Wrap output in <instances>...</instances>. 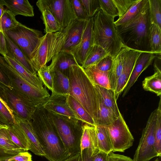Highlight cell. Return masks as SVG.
Returning <instances> with one entry per match:
<instances>
[{
    "instance_id": "cell-47",
    "label": "cell",
    "mask_w": 161,
    "mask_h": 161,
    "mask_svg": "<svg viewBox=\"0 0 161 161\" xmlns=\"http://www.w3.org/2000/svg\"><path fill=\"white\" fill-rule=\"evenodd\" d=\"M112 61L113 58L108 55L101 59L95 65L101 71L109 72L111 68Z\"/></svg>"
},
{
    "instance_id": "cell-22",
    "label": "cell",
    "mask_w": 161,
    "mask_h": 161,
    "mask_svg": "<svg viewBox=\"0 0 161 161\" xmlns=\"http://www.w3.org/2000/svg\"><path fill=\"white\" fill-rule=\"evenodd\" d=\"M52 60L49 66L50 71L56 69L64 74L71 66L79 64L71 53L64 50L55 55Z\"/></svg>"
},
{
    "instance_id": "cell-13",
    "label": "cell",
    "mask_w": 161,
    "mask_h": 161,
    "mask_svg": "<svg viewBox=\"0 0 161 161\" xmlns=\"http://www.w3.org/2000/svg\"><path fill=\"white\" fill-rule=\"evenodd\" d=\"M1 95L15 114L22 119L31 121L36 108L19 97L10 88L0 85Z\"/></svg>"
},
{
    "instance_id": "cell-42",
    "label": "cell",
    "mask_w": 161,
    "mask_h": 161,
    "mask_svg": "<svg viewBox=\"0 0 161 161\" xmlns=\"http://www.w3.org/2000/svg\"><path fill=\"white\" fill-rule=\"evenodd\" d=\"M101 10L107 15L113 18L118 16V12L113 0H99Z\"/></svg>"
},
{
    "instance_id": "cell-19",
    "label": "cell",
    "mask_w": 161,
    "mask_h": 161,
    "mask_svg": "<svg viewBox=\"0 0 161 161\" xmlns=\"http://www.w3.org/2000/svg\"><path fill=\"white\" fill-rule=\"evenodd\" d=\"M3 57L17 74L31 86L40 90H43L46 87H43L42 82L37 74L31 73L20 64L7 55Z\"/></svg>"
},
{
    "instance_id": "cell-35",
    "label": "cell",
    "mask_w": 161,
    "mask_h": 161,
    "mask_svg": "<svg viewBox=\"0 0 161 161\" xmlns=\"http://www.w3.org/2000/svg\"><path fill=\"white\" fill-rule=\"evenodd\" d=\"M41 13V18L45 25V34L55 33L62 30L58 22L47 9H44Z\"/></svg>"
},
{
    "instance_id": "cell-26",
    "label": "cell",
    "mask_w": 161,
    "mask_h": 161,
    "mask_svg": "<svg viewBox=\"0 0 161 161\" xmlns=\"http://www.w3.org/2000/svg\"><path fill=\"white\" fill-rule=\"evenodd\" d=\"M50 71L53 79V92L64 96L69 95L70 90V83L68 77L56 69Z\"/></svg>"
},
{
    "instance_id": "cell-61",
    "label": "cell",
    "mask_w": 161,
    "mask_h": 161,
    "mask_svg": "<svg viewBox=\"0 0 161 161\" xmlns=\"http://www.w3.org/2000/svg\"><path fill=\"white\" fill-rule=\"evenodd\" d=\"M154 161H160L158 158H157Z\"/></svg>"
},
{
    "instance_id": "cell-33",
    "label": "cell",
    "mask_w": 161,
    "mask_h": 161,
    "mask_svg": "<svg viewBox=\"0 0 161 161\" xmlns=\"http://www.w3.org/2000/svg\"><path fill=\"white\" fill-rule=\"evenodd\" d=\"M108 55V54L102 47L93 45L81 66L84 69H86L96 65L101 59Z\"/></svg>"
},
{
    "instance_id": "cell-55",
    "label": "cell",
    "mask_w": 161,
    "mask_h": 161,
    "mask_svg": "<svg viewBox=\"0 0 161 161\" xmlns=\"http://www.w3.org/2000/svg\"><path fill=\"white\" fill-rule=\"evenodd\" d=\"M80 153H81L72 156H70L67 158L62 161H79Z\"/></svg>"
},
{
    "instance_id": "cell-60",
    "label": "cell",
    "mask_w": 161,
    "mask_h": 161,
    "mask_svg": "<svg viewBox=\"0 0 161 161\" xmlns=\"http://www.w3.org/2000/svg\"><path fill=\"white\" fill-rule=\"evenodd\" d=\"M79 161H82L81 156V154H80V155L79 157Z\"/></svg>"
},
{
    "instance_id": "cell-7",
    "label": "cell",
    "mask_w": 161,
    "mask_h": 161,
    "mask_svg": "<svg viewBox=\"0 0 161 161\" xmlns=\"http://www.w3.org/2000/svg\"><path fill=\"white\" fill-rule=\"evenodd\" d=\"M3 33L19 47L29 60L43 36L41 31L27 27L19 22L16 27Z\"/></svg>"
},
{
    "instance_id": "cell-36",
    "label": "cell",
    "mask_w": 161,
    "mask_h": 161,
    "mask_svg": "<svg viewBox=\"0 0 161 161\" xmlns=\"http://www.w3.org/2000/svg\"><path fill=\"white\" fill-rule=\"evenodd\" d=\"M150 39L152 52L156 55L161 56V28L152 21Z\"/></svg>"
},
{
    "instance_id": "cell-31",
    "label": "cell",
    "mask_w": 161,
    "mask_h": 161,
    "mask_svg": "<svg viewBox=\"0 0 161 161\" xmlns=\"http://www.w3.org/2000/svg\"><path fill=\"white\" fill-rule=\"evenodd\" d=\"M95 127L99 151L108 154L113 152V148L106 127L100 125Z\"/></svg>"
},
{
    "instance_id": "cell-10",
    "label": "cell",
    "mask_w": 161,
    "mask_h": 161,
    "mask_svg": "<svg viewBox=\"0 0 161 161\" xmlns=\"http://www.w3.org/2000/svg\"><path fill=\"white\" fill-rule=\"evenodd\" d=\"M36 5L41 12L47 9L58 22L62 30L77 19L72 0H39Z\"/></svg>"
},
{
    "instance_id": "cell-37",
    "label": "cell",
    "mask_w": 161,
    "mask_h": 161,
    "mask_svg": "<svg viewBox=\"0 0 161 161\" xmlns=\"http://www.w3.org/2000/svg\"><path fill=\"white\" fill-rule=\"evenodd\" d=\"M155 148L158 157L161 156V101L157 108L156 120L154 130Z\"/></svg>"
},
{
    "instance_id": "cell-43",
    "label": "cell",
    "mask_w": 161,
    "mask_h": 161,
    "mask_svg": "<svg viewBox=\"0 0 161 161\" xmlns=\"http://www.w3.org/2000/svg\"><path fill=\"white\" fill-rule=\"evenodd\" d=\"M89 17H94L101 10L99 0H80Z\"/></svg>"
},
{
    "instance_id": "cell-59",
    "label": "cell",
    "mask_w": 161,
    "mask_h": 161,
    "mask_svg": "<svg viewBox=\"0 0 161 161\" xmlns=\"http://www.w3.org/2000/svg\"><path fill=\"white\" fill-rule=\"evenodd\" d=\"M3 5L4 6V3L3 0H0V5Z\"/></svg>"
},
{
    "instance_id": "cell-6",
    "label": "cell",
    "mask_w": 161,
    "mask_h": 161,
    "mask_svg": "<svg viewBox=\"0 0 161 161\" xmlns=\"http://www.w3.org/2000/svg\"><path fill=\"white\" fill-rule=\"evenodd\" d=\"M72 22L63 30L55 33L45 34L41 38L30 59L32 66L36 72L62 50Z\"/></svg>"
},
{
    "instance_id": "cell-53",
    "label": "cell",
    "mask_w": 161,
    "mask_h": 161,
    "mask_svg": "<svg viewBox=\"0 0 161 161\" xmlns=\"http://www.w3.org/2000/svg\"><path fill=\"white\" fill-rule=\"evenodd\" d=\"M93 158L94 161H108V154L100 151Z\"/></svg>"
},
{
    "instance_id": "cell-39",
    "label": "cell",
    "mask_w": 161,
    "mask_h": 161,
    "mask_svg": "<svg viewBox=\"0 0 161 161\" xmlns=\"http://www.w3.org/2000/svg\"><path fill=\"white\" fill-rule=\"evenodd\" d=\"M7 126L6 125L0 129V147L9 150L25 151L12 141L7 130Z\"/></svg>"
},
{
    "instance_id": "cell-20",
    "label": "cell",
    "mask_w": 161,
    "mask_h": 161,
    "mask_svg": "<svg viewBox=\"0 0 161 161\" xmlns=\"http://www.w3.org/2000/svg\"><path fill=\"white\" fill-rule=\"evenodd\" d=\"M82 134L80 140L81 152L85 149H88L93 156L100 151L95 126L83 124Z\"/></svg>"
},
{
    "instance_id": "cell-34",
    "label": "cell",
    "mask_w": 161,
    "mask_h": 161,
    "mask_svg": "<svg viewBox=\"0 0 161 161\" xmlns=\"http://www.w3.org/2000/svg\"><path fill=\"white\" fill-rule=\"evenodd\" d=\"M118 117L112 110L104 105L99 95V109L96 125H108Z\"/></svg>"
},
{
    "instance_id": "cell-14",
    "label": "cell",
    "mask_w": 161,
    "mask_h": 161,
    "mask_svg": "<svg viewBox=\"0 0 161 161\" xmlns=\"http://www.w3.org/2000/svg\"><path fill=\"white\" fill-rule=\"evenodd\" d=\"M142 52L130 48L126 52L122 72L118 80L114 91L116 100L126 86L136 61Z\"/></svg>"
},
{
    "instance_id": "cell-12",
    "label": "cell",
    "mask_w": 161,
    "mask_h": 161,
    "mask_svg": "<svg viewBox=\"0 0 161 161\" xmlns=\"http://www.w3.org/2000/svg\"><path fill=\"white\" fill-rule=\"evenodd\" d=\"M53 116L74 126H81L79 120L66 101V96L54 92L42 106Z\"/></svg>"
},
{
    "instance_id": "cell-18",
    "label": "cell",
    "mask_w": 161,
    "mask_h": 161,
    "mask_svg": "<svg viewBox=\"0 0 161 161\" xmlns=\"http://www.w3.org/2000/svg\"><path fill=\"white\" fill-rule=\"evenodd\" d=\"M16 122L20 127L29 143V150L36 155L45 156V154L33 128L31 120L24 119L14 114Z\"/></svg>"
},
{
    "instance_id": "cell-30",
    "label": "cell",
    "mask_w": 161,
    "mask_h": 161,
    "mask_svg": "<svg viewBox=\"0 0 161 161\" xmlns=\"http://www.w3.org/2000/svg\"><path fill=\"white\" fill-rule=\"evenodd\" d=\"M154 73L152 75L145 77L142 81V87L146 91L155 93L161 97V70L160 69L154 68Z\"/></svg>"
},
{
    "instance_id": "cell-3",
    "label": "cell",
    "mask_w": 161,
    "mask_h": 161,
    "mask_svg": "<svg viewBox=\"0 0 161 161\" xmlns=\"http://www.w3.org/2000/svg\"><path fill=\"white\" fill-rule=\"evenodd\" d=\"M65 75L68 77L70 83L69 95L82 105L96 125L99 109V95L95 86L79 64L71 66Z\"/></svg>"
},
{
    "instance_id": "cell-46",
    "label": "cell",
    "mask_w": 161,
    "mask_h": 161,
    "mask_svg": "<svg viewBox=\"0 0 161 161\" xmlns=\"http://www.w3.org/2000/svg\"><path fill=\"white\" fill-rule=\"evenodd\" d=\"M72 2L77 19L88 21L89 18L80 0H72Z\"/></svg>"
},
{
    "instance_id": "cell-54",
    "label": "cell",
    "mask_w": 161,
    "mask_h": 161,
    "mask_svg": "<svg viewBox=\"0 0 161 161\" xmlns=\"http://www.w3.org/2000/svg\"><path fill=\"white\" fill-rule=\"evenodd\" d=\"M6 78L0 70V82L7 87H10L9 84L6 80Z\"/></svg>"
},
{
    "instance_id": "cell-5",
    "label": "cell",
    "mask_w": 161,
    "mask_h": 161,
    "mask_svg": "<svg viewBox=\"0 0 161 161\" xmlns=\"http://www.w3.org/2000/svg\"><path fill=\"white\" fill-rule=\"evenodd\" d=\"M0 69L10 81L8 83L10 88L19 97L35 108L42 106L50 96L46 87L40 90L28 84L4 58L0 59Z\"/></svg>"
},
{
    "instance_id": "cell-1",
    "label": "cell",
    "mask_w": 161,
    "mask_h": 161,
    "mask_svg": "<svg viewBox=\"0 0 161 161\" xmlns=\"http://www.w3.org/2000/svg\"><path fill=\"white\" fill-rule=\"evenodd\" d=\"M31 121L48 161H62L70 156L58 135L53 115L40 107L36 108Z\"/></svg>"
},
{
    "instance_id": "cell-62",
    "label": "cell",
    "mask_w": 161,
    "mask_h": 161,
    "mask_svg": "<svg viewBox=\"0 0 161 161\" xmlns=\"http://www.w3.org/2000/svg\"><path fill=\"white\" fill-rule=\"evenodd\" d=\"M0 161H1L0 160Z\"/></svg>"
},
{
    "instance_id": "cell-57",
    "label": "cell",
    "mask_w": 161,
    "mask_h": 161,
    "mask_svg": "<svg viewBox=\"0 0 161 161\" xmlns=\"http://www.w3.org/2000/svg\"><path fill=\"white\" fill-rule=\"evenodd\" d=\"M5 9H4L3 5H0V19L2 16Z\"/></svg>"
},
{
    "instance_id": "cell-58",
    "label": "cell",
    "mask_w": 161,
    "mask_h": 161,
    "mask_svg": "<svg viewBox=\"0 0 161 161\" xmlns=\"http://www.w3.org/2000/svg\"><path fill=\"white\" fill-rule=\"evenodd\" d=\"M7 125H3L0 122V129H1V128L4 127H5V126H6Z\"/></svg>"
},
{
    "instance_id": "cell-4",
    "label": "cell",
    "mask_w": 161,
    "mask_h": 161,
    "mask_svg": "<svg viewBox=\"0 0 161 161\" xmlns=\"http://www.w3.org/2000/svg\"><path fill=\"white\" fill-rule=\"evenodd\" d=\"M114 19L100 10L93 17V44L103 48L113 58L123 47L114 24Z\"/></svg>"
},
{
    "instance_id": "cell-9",
    "label": "cell",
    "mask_w": 161,
    "mask_h": 161,
    "mask_svg": "<svg viewBox=\"0 0 161 161\" xmlns=\"http://www.w3.org/2000/svg\"><path fill=\"white\" fill-rule=\"evenodd\" d=\"M105 126L111 143L113 152H124L133 145V136L121 114L116 120Z\"/></svg>"
},
{
    "instance_id": "cell-41",
    "label": "cell",
    "mask_w": 161,
    "mask_h": 161,
    "mask_svg": "<svg viewBox=\"0 0 161 161\" xmlns=\"http://www.w3.org/2000/svg\"><path fill=\"white\" fill-rule=\"evenodd\" d=\"M37 72V76L45 86L53 92V79L49 66L46 65L42 67Z\"/></svg>"
},
{
    "instance_id": "cell-16",
    "label": "cell",
    "mask_w": 161,
    "mask_h": 161,
    "mask_svg": "<svg viewBox=\"0 0 161 161\" xmlns=\"http://www.w3.org/2000/svg\"><path fill=\"white\" fill-rule=\"evenodd\" d=\"M153 53L142 52L138 57L130 77L125 88L122 95L124 97L128 92L142 73L146 69L157 56Z\"/></svg>"
},
{
    "instance_id": "cell-50",
    "label": "cell",
    "mask_w": 161,
    "mask_h": 161,
    "mask_svg": "<svg viewBox=\"0 0 161 161\" xmlns=\"http://www.w3.org/2000/svg\"><path fill=\"white\" fill-rule=\"evenodd\" d=\"M108 161H133L130 157L111 152L108 154Z\"/></svg>"
},
{
    "instance_id": "cell-56",
    "label": "cell",
    "mask_w": 161,
    "mask_h": 161,
    "mask_svg": "<svg viewBox=\"0 0 161 161\" xmlns=\"http://www.w3.org/2000/svg\"><path fill=\"white\" fill-rule=\"evenodd\" d=\"M0 101L5 106L10 112L13 115V112L10 108L8 107L7 103L0 97Z\"/></svg>"
},
{
    "instance_id": "cell-28",
    "label": "cell",
    "mask_w": 161,
    "mask_h": 161,
    "mask_svg": "<svg viewBox=\"0 0 161 161\" xmlns=\"http://www.w3.org/2000/svg\"><path fill=\"white\" fill-rule=\"evenodd\" d=\"M7 130L11 139L14 144L25 151L29 150V142L22 129L16 122L8 125Z\"/></svg>"
},
{
    "instance_id": "cell-44",
    "label": "cell",
    "mask_w": 161,
    "mask_h": 161,
    "mask_svg": "<svg viewBox=\"0 0 161 161\" xmlns=\"http://www.w3.org/2000/svg\"><path fill=\"white\" fill-rule=\"evenodd\" d=\"M0 122L3 125H9L15 122L14 115L12 114L0 101Z\"/></svg>"
},
{
    "instance_id": "cell-49",
    "label": "cell",
    "mask_w": 161,
    "mask_h": 161,
    "mask_svg": "<svg viewBox=\"0 0 161 161\" xmlns=\"http://www.w3.org/2000/svg\"><path fill=\"white\" fill-rule=\"evenodd\" d=\"M22 152L20 151L9 150L0 147V160L4 161Z\"/></svg>"
},
{
    "instance_id": "cell-45",
    "label": "cell",
    "mask_w": 161,
    "mask_h": 161,
    "mask_svg": "<svg viewBox=\"0 0 161 161\" xmlns=\"http://www.w3.org/2000/svg\"><path fill=\"white\" fill-rule=\"evenodd\" d=\"M137 0H113L117 9L119 18L124 15Z\"/></svg>"
},
{
    "instance_id": "cell-11",
    "label": "cell",
    "mask_w": 161,
    "mask_h": 161,
    "mask_svg": "<svg viewBox=\"0 0 161 161\" xmlns=\"http://www.w3.org/2000/svg\"><path fill=\"white\" fill-rule=\"evenodd\" d=\"M53 117L58 133L66 151L70 156L80 153L82 125L74 126L54 116Z\"/></svg>"
},
{
    "instance_id": "cell-52",
    "label": "cell",
    "mask_w": 161,
    "mask_h": 161,
    "mask_svg": "<svg viewBox=\"0 0 161 161\" xmlns=\"http://www.w3.org/2000/svg\"><path fill=\"white\" fill-rule=\"evenodd\" d=\"M80 154L82 161H94L93 156L88 149H85L81 151Z\"/></svg>"
},
{
    "instance_id": "cell-48",
    "label": "cell",
    "mask_w": 161,
    "mask_h": 161,
    "mask_svg": "<svg viewBox=\"0 0 161 161\" xmlns=\"http://www.w3.org/2000/svg\"><path fill=\"white\" fill-rule=\"evenodd\" d=\"M4 161H32L31 155L27 152H20Z\"/></svg>"
},
{
    "instance_id": "cell-8",
    "label": "cell",
    "mask_w": 161,
    "mask_h": 161,
    "mask_svg": "<svg viewBox=\"0 0 161 161\" xmlns=\"http://www.w3.org/2000/svg\"><path fill=\"white\" fill-rule=\"evenodd\" d=\"M156 114L157 109L151 113L148 118L136 150L133 161H149L154 157H158L155 149L154 135Z\"/></svg>"
},
{
    "instance_id": "cell-29",
    "label": "cell",
    "mask_w": 161,
    "mask_h": 161,
    "mask_svg": "<svg viewBox=\"0 0 161 161\" xmlns=\"http://www.w3.org/2000/svg\"><path fill=\"white\" fill-rule=\"evenodd\" d=\"M100 98L104 105L112 110L119 117L121 114L116 102L114 91L97 85H94Z\"/></svg>"
},
{
    "instance_id": "cell-51",
    "label": "cell",
    "mask_w": 161,
    "mask_h": 161,
    "mask_svg": "<svg viewBox=\"0 0 161 161\" xmlns=\"http://www.w3.org/2000/svg\"><path fill=\"white\" fill-rule=\"evenodd\" d=\"M7 53L8 50L5 35L3 32H0V54L4 57Z\"/></svg>"
},
{
    "instance_id": "cell-15",
    "label": "cell",
    "mask_w": 161,
    "mask_h": 161,
    "mask_svg": "<svg viewBox=\"0 0 161 161\" xmlns=\"http://www.w3.org/2000/svg\"><path fill=\"white\" fill-rule=\"evenodd\" d=\"M93 17L87 21L80 42L78 46L71 53L77 62L82 66L89 51L93 46L92 31Z\"/></svg>"
},
{
    "instance_id": "cell-25",
    "label": "cell",
    "mask_w": 161,
    "mask_h": 161,
    "mask_svg": "<svg viewBox=\"0 0 161 161\" xmlns=\"http://www.w3.org/2000/svg\"><path fill=\"white\" fill-rule=\"evenodd\" d=\"M66 101L69 107L82 124L95 126L96 124L91 116L82 105L70 95L66 96Z\"/></svg>"
},
{
    "instance_id": "cell-21",
    "label": "cell",
    "mask_w": 161,
    "mask_h": 161,
    "mask_svg": "<svg viewBox=\"0 0 161 161\" xmlns=\"http://www.w3.org/2000/svg\"><path fill=\"white\" fill-rule=\"evenodd\" d=\"M4 35L8 50L6 55L20 64L31 73L37 74L30 60L21 49L6 35L5 34Z\"/></svg>"
},
{
    "instance_id": "cell-27",
    "label": "cell",
    "mask_w": 161,
    "mask_h": 161,
    "mask_svg": "<svg viewBox=\"0 0 161 161\" xmlns=\"http://www.w3.org/2000/svg\"><path fill=\"white\" fill-rule=\"evenodd\" d=\"M84 70L94 85L108 89H110L109 80L110 71H101L98 69L95 65L89 67Z\"/></svg>"
},
{
    "instance_id": "cell-40",
    "label": "cell",
    "mask_w": 161,
    "mask_h": 161,
    "mask_svg": "<svg viewBox=\"0 0 161 161\" xmlns=\"http://www.w3.org/2000/svg\"><path fill=\"white\" fill-rule=\"evenodd\" d=\"M152 22L161 28V0H148Z\"/></svg>"
},
{
    "instance_id": "cell-32",
    "label": "cell",
    "mask_w": 161,
    "mask_h": 161,
    "mask_svg": "<svg viewBox=\"0 0 161 161\" xmlns=\"http://www.w3.org/2000/svg\"><path fill=\"white\" fill-rule=\"evenodd\" d=\"M148 0H137L126 13L114 22L115 26L123 25L136 17L142 11Z\"/></svg>"
},
{
    "instance_id": "cell-23",
    "label": "cell",
    "mask_w": 161,
    "mask_h": 161,
    "mask_svg": "<svg viewBox=\"0 0 161 161\" xmlns=\"http://www.w3.org/2000/svg\"><path fill=\"white\" fill-rule=\"evenodd\" d=\"M129 49L124 46L113 58L112 65L109 73V80L110 89L114 91L118 80L121 74L125 55Z\"/></svg>"
},
{
    "instance_id": "cell-24",
    "label": "cell",
    "mask_w": 161,
    "mask_h": 161,
    "mask_svg": "<svg viewBox=\"0 0 161 161\" xmlns=\"http://www.w3.org/2000/svg\"><path fill=\"white\" fill-rule=\"evenodd\" d=\"M4 5L15 16L33 17L34 9L28 0H3Z\"/></svg>"
},
{
    "instance_id": "cell-17",
    "label": "cell",
    "mask_w": 161,
    "mask_h": 161,
    "mask_svg": "<svg viewBox=\"0 0 161 161\" xmlns=\"http://www.w3.org/2000/svg\"><path fill=\"white\" fill-rule=\"evenodd\" d=\"M87 21L77 19L72 22L62 50L71 52L78 46Z\"/></svg>"
},
{
    "instance_id": "cell-38",
    "label": "cell",
    "mask_w": 161,
    "mask_h": 161,
    "mask_svg": "<svg viewBox=\"0 0 161 161\" xmlns=\"http://www.w3.org/2000/svg\"><path fill=\"white\" fill-rule=\"evenodd\" d=\"M19 22L14 14L7 8L0 19V32H4L16 27Z\"/></svg>"
},
{
    "instance_id": "cell-2",
    "label": "cell",
    "mask_w": 161,
    "mask_h": 161,
    "mask_svg": "<svg viewBox=\"0 0 161 161\" xmlns=\"http://www.w3.org/2000/svg\"><path fill=\"white\" fill-rule=\"evenodd\" d=\"M151 23L148 0L136 17L125 24L115 26L124 46L137 51L153 53L150 39Z\"/></svg>"
}]
</instances>
